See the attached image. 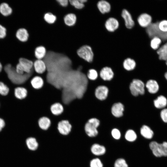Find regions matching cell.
<instances>
[{
    "mask_svg": "<svg viewBox=\"0 0 167 167\" xmlns=\"http://www.w3.org/2000/svg\"><path fill=\"white\" fill-rule=\"evenodd\" d=\"M79 63L74 66L70 59L63 60L46 71V81L62 92L61 104L67 105L76 99L83 97L89 79Z\"/></svg>",
    "mask_w": 167,
    "mask_h": 167,
    "instance_id": "1",
    "label": "cell"
},
{
    "mask_svg": "<svg viewBox=\"0 0 167 167\" xmlns=\"http://www.w3.org/2000/svg\"><path fill=\"white\" fill-rule=\"evenodd\" d=\"M16 67L10 64H7L3 66V69L6 73L9 80L13 84L17 85L18 87L26 82L30 78L36 76L33 67L30 73H24L23 75L18 74L16 71Z\"/></svg>",
    "mask_w": 167,
    "mask_h": 167,
    "instance_id": "2",
    "label": "cell"
},
{
    "mask_svg": "<svg viewBox=\"0 0 167 167\" xmlns=\"http://www.w3.org/2000/svg\"><path fill=\"white\" fill-rule=\"evenodd\" d=\"M159 23L152 22L145 28V31L150 39L155 37L160 38L162 41V45L167 42V32H163L160 30L158 27Z\"/></svg>",
    "mask_w": 167,
    "mask_h": 167,
    "instance_id": "3",
    "label": "cell"
},
{
    "mask_svg": "<svg viewBox=\"0 0 167 167\" xmlns=\"http://www.w3.org/2000/svg\"><path fill=\"white\" fill-rule=\"evenodd\" d=\"M149 146L155 156L157 157L167 156V142L159 143L153 141L150 143Z\"/></svg>",
    "mask_w": 167,
    "mask_h": 167,
    "instance_id": "4",
    "label": "cell"
},
{
    "mask_svg": "<svg viewBox=\"0 0 167 167\" xmlns=\"http://www.w3.org/2000/svg\"><path fill=\"white\" fill-rule=\"evenodd\" d=\"M100 124L99 120L96 118H92L88 120L84 126V130L87 135L90 137H94L98 134L97 129Z\"/></svg>",
    "mask_w": 167,
    "mask_h": 167,
    "instance_id": "5",
    "label": "cell"
},
{
    "mask_svg": "<svg viewBox=\"0 0 167 167\" xmlns=\"http://www.w3.org/2000/svg\"><path fill=\"white\" fill-rule=\"evenodd\" d=\"M33 62L27 59L21 58L19 59V62L16 66V71L19 74L29 73L33 67Z\"/></svg>",
    "mask_w": 167,
    "mask_h": 167,
    "instance_id": "6",
    "label": "cell"
},
{
    "mask_svg": "<svg viewBox=\"0 0 167 167\" xmlns=\"http://www.w3.org/2000/svg\"><path fill=\"white\" fill-rule=\"evenodd\" d=\"M78 56L86 61L92 62L94 58V53L92 48L88 45H84L80 47L77 51Z\"/></svg>",
    "mask_w": 167,
    "mask_h": 167,
    "instance_id": "7",
    "label": "cell"
},
{
    "mask_svg": "<svg viewBox=\"0 0 167 167\" xmlns=\"http://www.w3.org/2000/svg\"><path fill=\"white\" fill-rule=\"evenodd\" d=\"M144 84L141 80L134 79L131 83L130 89L131 94L135 96L139 94L143 95L144 93Z\"/></svg>",
    "mask_w": 167,
    "mask_h": 167,
    "instance_id": "8",
    "label": "cell"
},
{
    "mask_svg": "<svg viewBox=\"0 0 167 167\" xmlns=\"http://www.w3.org/2000/svg\"><path fill=\"white\" fill-rule=\"evenodd\" d=\"M121 15L126 27L128 29L132 28L135 26V22L130 13L127 10L123 9L122 11Z\"/></svg>",
    "mask_w": 167,
    "mask_h": 167,
    "instance_id": "9",
    "label": "cell"
},
{
    "mask_svg": "<svg viewBox=\"0 0 167 167\" xmlns=\"http://www.w3.org/2000/svg\"><path fill=\"white\" fill-rule=\"evenodd\" d=\"M72 126L69 121L67 120H62L59 122L57 125V130L61 134L66 135L71 131Z\"/></svg>",
    "mask_w": 167,
    "mask_h": 167,
    "instance_id": "10",
    "label": "cell"
},
{
    "mask_svg": "<svg viewBox=\"0 0 167 167\" xmlns=\"http://www.w3.org/2000/svg\"><path fill=\"white\" fill-rule=\"evenodd\" d=\"M119 23L118 20L113 17H110L108 18L105 23V27L109 32H112L118 29L119 27Z\"/></svg>",
    "mask_w": 167,
    "mask_h": 167,
    "instance_id": "11",
    "label": "cell"
},
{
    "mask_svg": "<svg viewBox=\"0 0 167 167\" xmlns=\"http://www.w3.org/2000/svg\"><path fill=\"white\" fill-rule=\"evenodd\" d=\"M136 21L140 26L146 28L152 23V19L149 14L146 13H143L138 17Z\"/></svg>",
    "mask_w": 167,
    "mask_h": 167,
    "instance_id": "12",
    "label": "cell"
},
{
    "mask_svg": "<svg viewBox=\"0 0 167 167\" xmlns=\"http://www.w3.org/2000/svg\"><path fill=\"white\" fill-rule=\"evenodd\" d=\"M96 6L99 11L102 14L108 13L111 11V4L107 0H101L98 1Z\"/></svg>",
    "mask_w": 167,
    "mask_h": 167,
    "instance_id": "13",
    "label": "cell"
},
{
    "mask_svg": "<svg viewBox=\"0 0 167 167\" xmlns=\"http://www.w3.org/2000/svg\"><path fill=\"white\" fill-rule=\"evenodd\" d=\"M108 89L104 86H100L96 88L95 91V96L100 100L105 99L108 95Z\"/></svg>",
    "mask_w": 167,
    "mask_h": 167,
    "instance_id": "14",
    "label": "cell"
},
{
    "mask_svg": "<svg viewBox=\"0 0 167 167\" xmlns=\"http://www.w3.org/2000/svg\"><path fill=\"white\" fill-rule=\"evenodd\" d=\"M33 62V67L36 73L38 74H41L46 71V65L42 60L37 59Z\"/></svg>",
    "mask_w": 167,
    "mask_h": 167,
    "instance_id": "15",
    "label": "cell"
},
{
    "mask_svg": "<svg viewBox=\"0 0 167 167\" xmlns=\"http://www.w3.org/2000/svg\"><path fill=\"white\" fill-rule=\"evenodd\" d=\"M114 73L111 68L108 66L103 67L100 71L101 78L105 80H110L113 77Z\"/></svg>",
    "mask_w": 167,
    "mask_h": 167,
    "instance_id": "16",
    "label": "cell"
},
{
    "mask_svg": "<svg viewBox=\"0 0 167 167\" xmlns=\"http://www.w3.org/2000/svg\"><path fill=\"white\" fill-rule=\"evenodd\" d=\"M124 106L121 103L114 104L111 108V112L113 116L116 117H120L123 115Z\"/></svg>",
    "mask_w": 167,
    "mask_h": 167,
    "instance_id": "17",
    "label": "cell"
},
{
    "mask_svg": "<svg viewBox=\"0 0 167 167\" xmlns=\"http://www.w3.org/2000/svg\"><path fill=\"white\" fill-rule=\"evenodd\" d=\"M146 86L148 91L152 94L156 93L159 89L158 83L156 81L153 79L148 80L146 84Z\"/></svg>",
    "mask_w": 167,
    "mask_h": 167,
    "instance_id": "18",
    "label": "cell"
},
{
    "mask_svg": "<svg viewBox=\"0 0 167 167\" xmlns=\"http://www.w3.org/2000/svg\"><path fill=\"white\" fill-rule=\"evenodd\" d=\"M156 51L160 60H167V42L162 45Z\"/></svg>",
    "mask_w": 167,
    "mask_h": 167,
    "instance_id": "19",
    "label": "cell"
},
{
    "mask_svg": "<svg viewBox=\"0 0 167 167\" xmlns=\"http://www.w3.org/2000/svg\"><path fill=\"white\" fill-rule=\"evenodd\" d=\"M28 92L27 89L22 87H18L14 90V95L16 98L19 100L25 99L27 96Z\"/></svg>",
    "mask_w": 167,
    "mask_h": 167,
    "instance_id": "20",
    "label": "cell"
},
{
    "mask_svg": "<svg viewBox=\"0 0 167 167\" xmlns=\"http://www.w3.org/2000/svg\"><path fill=\"white\" fill-rule=\"evenodd\" d=\"M51 123L50 119L46 117H42L38 121L39 127L43 131L48 130L51 125Z\"/></svg>",
    "mask_w": 167,
    "mask_h": 167,
    "instance_id": "21",
    "label": "cell"
},
{
    "mask_svg": "<svg viewBox=\"0 0 167 167\" xmlns=\"http://www.w3.org/2000/svg\"><path fill=\"white\" fill-rule=\"evenodd\" d=\"M92 153L96 156H101L104 154L106 152L104 146L97 143L92 145L91 148Z\"/></svg>",
    "mask_w": 167,
    "mask_h": 167,
    "instance_id": "22",
    "label": "cell"
},
{
    "mask_svg": "<svg viewBox=\"0 0 167 167\" xmlns=\"http://www.w3.org/2000/svg\"><path fill=\"white\" fill-rule=\"evenodd\" d=\"M136 62L135 60L130 58H127L123 62V66L126 70L130 71L134 70L136 66Z\"/></svg>",
    "mask_w": 167,
    "mask_h": 167,
    "instance_id": "23",
    "label": "cell"
},
{
    "mask_svg": "<svg viewBox=\"0 0 167 167\" xmlns=\"http://www.w3.org/2000/svg\"><path fill=\"white\" fill-rule=\"evenodd\" d=\"M154 104L155 106L157 108H164L167 105V99L165 96L160 95L154 100Z\"/></svg>",
    "mask_w": 167,
    "mask_h": 167,
    "instance_id": "24",
    "label": "cell"
},
{
    "mask_svg": "<svg viewBox=\"0 0 167 167\" xmlns=\"http://www.w3.org/2000/svg\"><path fill=\"white\" fill-rule=\"evenodd\" d=\"M29 36L27 31L24 28L18 30L16 33V38L20 41L24 42L27 41Z\"/></svg>",
    "mask_w": 167,
    "mask_h": 167,
    "instance_id": "25",
    "label": "cell"
},
{
    "mask_svg": "<svg viewBox=\"0 0 167 167\" xmlns=\"http://www.w3.org/2000/svg\"><path fill=\"white\" fill-rule=\"evenodd\" d=\"M31 84L32 87L36 89L41 88L44 84V80L39 76H35L31 80Z\"/></svg>",
    "mask_w": 167,
    "mask_h": 167,
    "instance_id": "26",
    "label": "cell"
},
{
    "mask_svg": "<svg viewBox=\"0 0 167 167\" xmlns=\"http://www.w3.org/2000/svg\"><path fill=\"white\" fill-rule=\"evenodd\" d=\"M141 135L147 139H151L154 135V133L152 129L148 126L143 125L140 129Z\"/></svg>",
    "mask_w": 167,
    "mask_h": 167,
    "instance_id": "27",
    "label": "cell"
},
{
    "mask_svg": "<svg viewBox=\"0 0 167 167\" xmlns=\"http://www.w3.org/2000/svg\"><path fill=\"white\" fill-rule=\"evenodd\" d=\"M50 109L53 115L58 116L62 113L63 111V107L61 103H56L51 105Z\"/></svg>",
    "mask_w": 167,
    "mask_h": 167,
    "instance_id": "28",
    "label": "cell"
},
{
    "mask_svg": "<svg viewBox=\"0 0 167 167\" xmlns=\"http://www.w3.org/2000/svg\"><path fill=\"white\" fill-rule=\"evenodd\" d=\"M76 17L73 13L68 14L65 15L64 18V21L66 25L69 26L74 25L76 21Z\"/></svg>",
    "mask_w": 167,
    "mask_h": 167,
    "instance_id": "29",
    "label": "cell"
},
{
    "mask_svg": "<svg viewBox=\"0 0 167 167\" xmlns=\"http://www.w3.org/2000/svg\"><path fill=\"white\" fill-rule=\"evenodd\" d=\"M46 52V50L44 47L42 46H39L35 49V56L37 59L42 60L45 57Z\"/></svg>",
    "mask_w": 167,
    "mask_h": 167,
    "instance_id": "30",
    "label": "cell"
},
{
    "mask_svg": "<svg viewBox=\"0 0 167 167\" xmlns=\"http://www.w3.org/2000/svg\"><path fill=\"white\" fill-rule=\"evenodd\" d=\"M26 143L28 148L30 150L35 151L38 148V144L34 138L30 137L28 138Z\"/></svg>",
    "mask_w": 167,
    "mask_h": 167,
    "instance_id": "31",
    "label": "cell"
},
{
    "mask_svg": "<svg viewBox=\"0 0 167 167\" xmlns=\"http://www.w3.org/2000/svg\"><path fill=\"white\" fill-rule=\"evenodd\" d=\"M12 11V8L7 3L3 2L0 5V12L3 16H8L11 14Z\"/></svg>",
    "mask_w": 167,
    "mask_h": 167,
    "instance_id": "32",
    "label": "cell"
},
{
    "mask_svg": "<svg viewBox=\"0 0 167 167\" xmlns=\"http://www.w3.org/2000/svg\"><path fill=\"white\" fill-rule=\"evenodd\" d=\"M162 41L158 37H154L151 39L150 45L151 48L154 50H156L161 45Z\"/></svg>",
    "mask_w": 167,
    "mask_h": 167,
    "instance_id": "33",
    "label": "cell"
},
{
    "mask_svg": "<svg viewBox=\"0 0 167 167\" xmlns=\"http://www.w3.org/2000/svg\"><path fill=\"white\" fill-rule=\"evenodd\" d=\"M126 139L130 142L135 141L137 138V135L135 132L132 130H129L127 131L125 135Z\"/></svg>",
    "mask_w": 167,
    "mask_h": 167,
    "instance_id": "34",
    "label": "cell"
},
{
    "mask_svg": "<svg viewBox=\"0 0 167 167\" xmlns=\"http://www.w3.org/2000/svg\"><path fill=\"white\" fill-rule=\"evenodd\" d=\"M44 19L45 20L48 24H53L56 20V17L50 12L45 13L44 15Z\"/></svg>",
    "mask_w": 167,
    "mask_h": 167,
    "instance_id": "35",
    "label": "cell"
},
{
    "mask_svg": "<svg viewBox=\"0 0 167 167\" xmlns=\"http://www.w3.org/2000/svg\"><path fill=\"white\" fill-rule=\"evenodd\" d=\"M70 4L75 9L80 10L84 6V4L82 3L80 0H69Z\"/></svg>",
    "mask_w": 167,
    "mask_h": 167,
    "instance_id": "36",
    "label": "cell"
},
{
    "mask_svg": "<svg viewBox=\"0 0 167 167\" xmlns=\"http://www.w3.org/2000/svg\"><path fill=\"white\" fill-rule=\"evenodd\" d=\"M98 73L96 70L91 69L88 71L87 76L88 79L91 81L96 80L98 77Z\"/></svg>",
    "mask_w": 167,
    "mask_h": 167,
    "instance_id": "37",
    "label": "cell"
},
{
    "mask_svg": "<svg viewBox=\"0 0 167 167\" xmlns=\"http://www.w3.org/2000/svg\"><path fill=\"white\" fill-rule=\"evenodd\" d=\"M9 91L8 87L4 83L0 81V95L6 96L8 93Z\"/></svg>",
    "mask_w": 167,
    "mask_h": 167,
    "instance_id": "38",
    "label": "cell"
},
{
    "mask_svg": "<svg viewBox=\"0 0 167 167\" xmlns=\"http://www.w3.org/2000/svg\"><path fill=\"white\" fill-rule=\"evenodd\" d=\"M114 167H128V165L124 159L119 158L115 161Z\"/></svg>",
    "mask_w": 167,
    "mask_h": 167,
    "instance_id": "39",
    "label": "cell"
},
{
    "mask_svg": "<svg viewBox=\"0 0 167 167\" xmlns=\"http://www.w3.org/2000/svg\"><path fill=\"white\" fill-rule=\"evenodd\" d=\"M90 167H103V165L101 161L98 158L92 159L90 163Z\"/></svg>",
    "mask_w": 167,
    "mask_h": 167,
    "instance_id": "40",
    "label": "cell"
},
{
    "mask_svg": "<svg viewBox=\"0 0 167 167\" xmlns=\"http://www.w3.org/2000/svg\"><path fill=\"white\" fill-rule=\"evenodd\" d=\"M158 27L162 32H167V20H163L159 22Z\"/></svg>",
    "mask_w": 167,
    "mask_h": 167,
    "instance_id": "41",
    "label": "cell"
},
{
    "mask_svg": "<svg viewBox=\"0 0 167 167\" xmlns=\"http://www.w3.org/2000/svg\"><path fill=\"white\" fill-rule=\"evenodd\" d=\"M113 137L115 139H119L121 137V133L119 130L116 128L113 129L111 131Z\"/></svg>",
    "mask_w": 167,
    "mask_h": 167,
    "instance_id": "42",
    "label": "cell"
},
{
    "mask_svg": "<svg viewBox=\"0 0 167 167\" xmlns=\"http://www.w3.org/2000/svg\"><path fill=\"white\" fill-rule=\"evenodd\" d=\"M160 115L163 121L167 123V108L163 109L161 111Z\"/></svg>",
    "mask_w": 167,
    "mask_h": 167,
    "instance_id": "43",
    "label": "cell"
},
{
    "mask_svg": "<svg viewBox=\"0 0 167 167\" xmlns=\"http://www.w3.org/2000/svg\"><path fill=\"white\" fill-rule=\"evenodd\" d=\"M6 28L0 24V39L3 38L6 36Z\"/></svg>",
    "mask_w": 167,
    "mask_h": 167,
    "instance_id": "44",
    "label": "cell"
},
{
    "mask_svg": "<svg viewBox=\"0 0 167 167\" xmlns=\"http://www.w3.org/2000/svg\"><path fill=\"white\" fill-rule=\"evenodd\" d=\"M58 4L63 7H66L69 4V0H56Z\"/></svg>",
    "mask_w": 167,
    "mask_h": 167,
    "instance_id": "45",
    "label": "cell"
},
{
    "mask_svg": "<svg viewBox=\"0 0 167 167\" xmlns=\"http://www.w3.org/2000/svg\"><path fill=\"white\" fill-rule=\"evenodd\" d=\"M5 126V121L2 119L0 118V132L4 128Z\"/></svg>",
    "mask_w": 167,
    "mask_h": 167,
    "instance_id": "46",
    "label": "cell"
},
{
    "mask_svg": "<svg viewBox=\"0 0 167 167\" xmlns=\"http://www.w3.org/2000/svg\"><path fill=\"white\" fill-rule=\"evenodd\" d=\"M3 69V66L1 63L0 62V72L2 71Z\"/></svg>",
    "mask_w": 167,
    "mask_h": 167,
    "instance_id": "47",
    "label": "cell"
},
{
    "mask_svg": "<svg viewBox=\"0 0 167 167\" xmlns=\"http://www.w3.org/2000/svg\"><path fill=\"white\" fill-rule=\"evenodd\" d=\"M165 79L167 80V71L165 74Z\"/></svg>",
    "mask_w": 167,
    "mask_h": 167,
    "instance_id": "48",
    "label": "cell"
},
{
    "mask_svg": "<svg viewBox=\"0 0 167 167\" xmlns=\"http://www.w3.org/2000/svg\"><path fill=\"white\" fill-rule=\"evenodd\" d=\"M165 63L166 65L167 66V60H166V61H165Z\"/></svg>",
    "mask_w": 167,
    "mask_h": 167,
    "instance_id": "49",
    "label": "cell"
}]
</instances>
